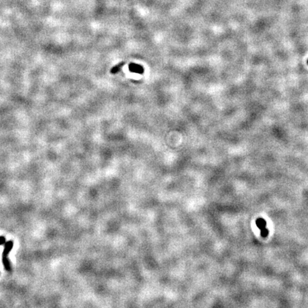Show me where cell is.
I'll return each mask as SVG.
<instances>
[{"label": "cell", "mask_w": 308, "mask_h": 308, "mask_svg": "<svg viewBox=\"0 0 308 308\" xmlns=\"http://www.w3.org/2000/svg\"><path fill=\"white\" fill-rule=\"evenodd\" d=\"M307 64H308V59H307Z\"/></svg>", "instance_id": "obj_6"}, {"label": "cell", "mask_w": 308, "mask_h": 308, "mask_svg": "<svg viewBox=\"0 0 308 308\" xmlns=\"http://www.w3.org/2000/svg\"><path fill=\"white\" fill-rule=\"evenodd\" d=\"M129 70H130L131 72L136 73V74H143L144 72V69L142 66H141L140 64H134L131 63L129 64Z\"/></svg>", "instance_id": "obj_2"}, {"label": "cell", "mask_w": 308, "mask_h": 308, "mask_svg": "<svg viewBox=\"0 0 308 308\" xmlns=\"http://www.w3.org/2000/svg\"><path fill=\"white\" fill-rule=\"evenodd\" d=\"M6 243V238L4 236H0V245H4Z\"/></svg>", "instance_id": "obj_5"}, {"label": "cell", "mask_w": 308, "mask_h": 308, "mask_svg": "<svg viewBox=\"0 0 308 308\" xmlns=\"http://www.w3.org/2000/svg\"><path fill=\"white\" fill-rule=\"evenodd\" d=\"M124 62H121V63H120L118 64V65L116 66H115L114 67H113L112 69V74H116V73H118L119 71L121 70V67L124 66Z\"/></svg>", "instance_id": "obj_4"}, {"label": "cell", "mask_w": 308, "mask_h": 308, "mask_svg": "<svg viewBox=\"0 0 308 308\" xmlns=\"http://www.w3.org/2000/svg\"><path fill=\"white\" fill-rule=\"evenodd\" d=\"M257 225H258V226L260 228V230H263V232H262V233H263L265 228V225H266L265 221L263 219H258V221H257Z\"/></svg>", "instance_id": "obj_3"}, {"label": "cell", "mask_w": 308, "mask_h": 308, "mask_svg": "<svg viewBox=\"0 0 308 308\" xmlns=\"http://www.w3.org/2000/svg\"><path fill=\"white\" fill-rule=\"evenodd\" d=\"M14 242L12 240H9V241L4 243V249L2 252V263H3L4 269L8 272H10L11 270V266L10 264V260L8 258V255L10 254L11 249L13 248Z\"/></svg>", "instance_id": "obj_1"}]
</instances>
